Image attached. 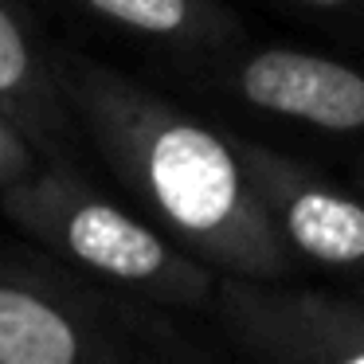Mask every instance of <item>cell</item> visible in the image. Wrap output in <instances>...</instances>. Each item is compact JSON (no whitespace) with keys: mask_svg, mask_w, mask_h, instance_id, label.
Listing matches in <instances>:
<instances>
[{"mask_svg":"<svg viewBox=\"0 0 364 364\" xmlns=\"http://www.w3.org/2000/svg\"><path fill=\"white\" fill-rule=\"evenodd\" d=\"M55 63L87 141L161 231L215 274L270 282L298 274L301 262L247 181L235 134L82 51L55 48Z\"/></svg>","mask_w":364,"mask_h":364,"instance_id":"1","label":"cell"},{"mask_svg":"<svg viewBox=\"0 0 364 364\" xmlns=\"http://www.w3.org/2000/svg\"><path fill=\"white\" fill-rule=\"evenodd\" d=\"M0 212L40 251L126 298L173 314H212L220 274L145 212L137 215L98 192L79 165L43 161L24 184L0 196Z\"/></svg>","mask_w":364,"mask_h":364,"instance_id":"2","label":"cell"},{"mask_svg":"<svg viewBox=\"0 0 364 364\" xmlns=\"http://www.w3.org/2000/svg\"><path fill=\"white\" fill-rule=\"evenodd\" d=\"M173 309L126 298L48 251H0V364L196 360Z\"/></svg>","mask_w":364,"mask_h":364,"instance_id":"3","label":"cell"},{"mask_svg":"<svg viewBox=\"0 0 364 364\" xmlns=\"http://www.w3.org/2000/svg\"><path fill=\"white\" fill-rule=\"evenodd\" d=\"M192 87L270 122L325 137H364V71L286 43L239 40L215 55L176 59Z\"/></svg>","mask_w":364,"mask_h":364,"instance_id":"4","label":"cell"},{"mask_svg":"<svg viewBox=\"0 0 364 364\" xmlns=\"http://www.w3.org/2000/svg\"><path fill=\"white\" fill-rule=\"evenodd\" d=\"M212 317L223 337L255 360L364 364V294L220 274Z\"/></svg>","mask_w":364,"mask_h":364,"instance_id":"5","label":"cell"},{"mask_svg":"<svg viewBox=\"0 0 364 364\" xmlns=\"http://www.w3.org/2000/svg\"><path fill=\"white\" fill-rule=\"evenodd\" d=\"M247 181L290 255L306 267L364 274V196L255 137H235Z\"/></svg>","mask_w":364,"mask_h":364,"instance_id":"6","label":"cell"},{"mask_svg":"<svg viewBox=\"0 0 364 364\" xmlns=\"http://www.w3.org/2000/svg\"><path fill=\"white\" fill-rule=\"evenodd\" d=\"M0 110L51 165H79L82 126L63 90L55 48H48L24 0H0Z\"/></svg>","mask_w":364,"mask_h":364,"instance_id":"7","label":"cell"},{"mask_svg":"<svg viewBox=\"0 0 364 364\" xmlns=\"http://www.w3.org/2000/svg\"><path fill=\"white\" fill-rule=\"evenodd\" d=\"M114 32L168 51L173 59H200L247 40L243 20L223 0H67Z\"/></svg>","mask_w":364,"mask_h":364,"instance_id":"8","label":"cell"},{"mask_svg":"<svg viewBox=\"0 0 364 364\" xmlns=\"http://www.w3.org/2000/svg\"><path fill=\"white\" fill-rule=\"evenodd\" d=\"M40 165H43V157L28 141V134L0 110V196L12 192L16 184H24Z\"/></svg>","mask_w":364,"mask_h":364,"instance_id":"9","label":"cell"},{"mask_svg":"<svg viewBox=\"0 0 364 364\" xmlns=\"http://www.w3.org/2000/svg\"><path fill=\"white\" fill-rule=\"evenodd\" d=\"M294 12H306L317 24L364 40V0H286Z\"/></svg>","mask_w":364,"mask_h":364,"instance_id":"10","label":"cell"},{"mask_svg":"<svg viewBox=\"0 0 364 364\" xmlns=\"http://www.w3.org/2000/svg\"><path fill=\"white\" fill-rule=\"evenodd\" d=\"M353 181H356V188L364 192V157H360V161H356V165H353Z\"/></svg>","mask_w":364,"mask_h":364,"instance_id":"11","label":"cell"}]
</instances>
